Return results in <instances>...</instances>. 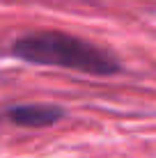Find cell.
I'll return each mask as SVG.
<instances>
[{
  "mask_svg": "<svg viewBox=\"0 0 156 158\" xmlns=\"http://www.w3.org/2000/svg\"><path fill=\"white\" fill-rule=\"evenodd\" d=\"M64 108L53 103H14L2 110V117L21 128H46L64 119Z\"/></svg>",
  "mask_w": 156,
  "mask_h": 158,
  "instance_id": "2",
  "label": "cell"
},
{
  "mask_svg": "<svg viewBox=\"0 0 156 158\" xmlns=\"http://www.w3.org/2000/svg\"><path fill=\"white\" fill-rule=\"evenodd\" d=\"M14 57L41 67H62L87 76H115L122 62L96 44L57 30H39L21 35L9 46Z\"/></svg>",
  "mask_w": 156,
  "mask_h": 158,
  "instance_id": "1",
  "label": "cell"
}]
</instances>
